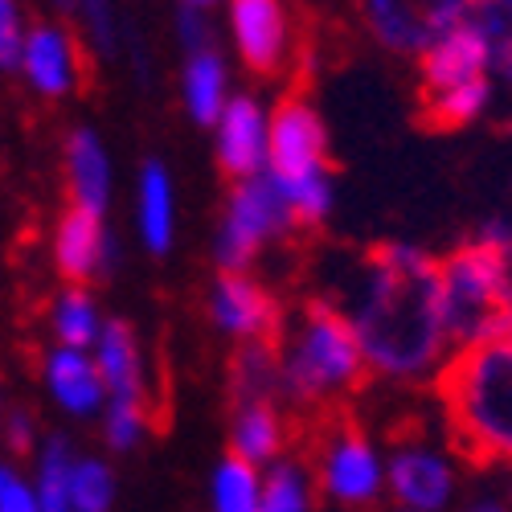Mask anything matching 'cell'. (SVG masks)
Returning <instances> with one entry per match:
<instances>
[{
    "label": "cell",
    "mask_w": 512,
    "mask_h": 512,
    "mask_svg": "<svg viewBox=\"0 0 512 512\" xmlns=\"http://www.w3.org/2000/svg\"><path fill=\"white\" fill-rule=\"evenodd\" d=\"M119 476L107 455L78 451L70 467V508L74 512H115Z\"/></svg>",
    "instance_id": "28"
},
{
    "label": "cell",
    "mask_w": 512,
    "mask_h": 512,
    "mask_svg": "<svg viewBox=\"0 0 512 512\" xmlns=\"http://www.w3.org/2000/svg\"><path fill=\"white\" fill-rule=\"evenodd\" d=\"M213 164L218 173L234 181L267 177V152H271V103L254 91H234L226 111L213 119Z\"/></svg>",
    "instance_id": "14"
},
{
    "label": "cell",
    "mask_w": 512,
    "mask_h": 512,
    "mask_svg": "<svg viewBox=\"0 0 512 512\" xmlns=\"http://www.w3.org/2000/svg\"><path fill=\"white\" fill-rule=\"evenodd\" d=\"M21 87L41 103H70L82 82H87V50H82V33L70 21L37 17L25 33V46L17 58Z\"/></svg>",
    "instance_id": "12"
},
{
    "label": "cell",
    "mask_w": 512,
    "mask_h": 512,
    "mask_svg": "<svg viewBox=\"0 0 512 512\" xmlns=\"http://www.w3.org/2000/svg\"><path fill=\"white\" fill-rule=\"evenodd\" d=\"M0 512H37L29 472H21V467H13V476L5 480V488H0Z\"/></svg>",
    "instance_id": "35"
},
{
    "label": "cell",
    "mask_w": 512,
    "mask_h": 512,
    "mask_svg": "<svg viewBox=\"0 0 512 512\" xmlns=\"http://www.w3.org/2000/svg\"><path fill=\"white\" fill-rule=\"evenodd\" d=\"M508 508H512V472H508V480H504V496H500Z\"/></svg>",
    "instance_id": "40"
},
{
    "label": "cell",
    "mask_w": 512,
    "mask_h": 512,
    "mask_svg": "<svg viewBox=\"0 0 512 512\" xmlns=\"http://www.w3.org/2000/svg\"><path fill=\"white\" fill-rule=\"evenodd\" d=\"M205 316L213 332L226 336L234 349H242V345H275L287 308L279 291L254 271H218L205 291Z\"/></svg>",
    "instance_id": "10"
},
{
    "label": "cell",
    "mask_w": 512,
    "mask_h": 512,
    "mask_svg": "<svg viewBox=\"0 0 512 512\" xmlns=\"http://www.w3.org/2000/svg\"><path fill=\"white\" fill-rule=\"evenodd\" d=\"M177 95H181V107H185L189 123L213 127V119H218L226 111V103L234 99V70H230L226 50L209 46V50L181 54Z\"/></svg>",
    "instance_id": "21"
},
{
    "label": "cell",
    "mask_w": 512,
    "mask_h": 512,
    "mask_svg": "<svg viewBox=\"0 0 512 512\" xmlns=\"http://www.w3.org/2000/svg\"><path fill=\"white\" fill-rule=\"evenodd\" d=\"M496 103V82L492 78H476L463 82V87L439 91V95H418V111L422 123L435 127V132H467L476 127Z\"/></svg>",
    "instance_id": "23"
},
{
    "label": "cell",
    "mask_w": 512,
    "mask_h": 512,
    "mask_svg": "<svg viewBox=\"0 0 512 512\" xmlns=\"http://www.w3.org/2000/svg\"><path fill=\"white\" fill-rule=\"evenodd\" d=\"M5 414H9V402H5V390H0V422H5Z\"/></svg>",
    "instance_id": "41"
},
{
    "label": "cell",
    "mask_w": 512,
    "mask_h": 512,
    "mask_svg": "<svg viewBox=\"0 0 512 512\" xmlns=\"http://www.w3.org/2000/svg\"><path fill=\"white\" fill-rule=\"evenodd\" d=\"M504 340H508V345H512V324H508V336H504Z\"/></svg>",
    "instance_id": "42"
},
{
    "label": "cell",
    "mask_w": 512,
    "mask_h": 512,
    "mask_svg": "<svg viewBox=\"0 0 512 512\" xmlns=\"http://www.w3.org/2000/svg\"><path fill=\"white\" fill-rule=\"evenodd\" d=\"M472 0H357V21L377 50L418 58L431 41L467 21Z\"/></svg>",
    "instance_id": "11"
},
{
    "label": "cell",
    "mask_w": 512,
    "mask_h": 512,
    "mask_svg": "<svg viewBox=\"0 0 512 512\" xmlns=\"http://www.w3.org/2000/svg\"><path fill=\"white\" fill-rule=\"evenodd\" d=\"M459 451L435 435H402L386 451V500L402 512H447L459 496Z\"/></svg>",
    "instance_id": "8"
},
{
    "label": "cell",
    "mask_w": 512,
    "mask_h": 512,
    "mask_svg": "<svg viewBox=\"0 0 512 512\" xmlns=\"http://www.w3.org/2000/svg\"><path fill=\"white\" fill-rule=\"evenodd\" d=\"M390 512H402V508H390Z\"/></svg>",
    "instance_id": "43"
},
{
    "label": "cell",
    "mask_w": 512,
    "mask_h": 512,
    "mask_svg": "<svg viewBox=\"0 0 512 512\" xmlns=\"http://www.w3.org/2000/svg\"><path fill=\"white\" fill-rule=\"evenodd\" d=\"M447 443L476 467L512 472V345L492 340L451 353L435 377Z\"/></svg>",
    "instance_id": "3"
},
{
    "label": "cell",
    "mask_w": 512,
    "mask_h": 512,
    "mask_svg": "<svg viewBox=\"0 0 512 512\" xmlns=\"http://www.w3.org/2000/svg\"><path fill=\"white\" fill-rule=\"evenodd\" d=\"M222 5H226V0H177V9H193V13H213Z\"/></svg>",
    "instance_id": "38"
},
{
    "label": "cell",
    "mask_w": 512,
    "mask_h": 512,
    "mask_svg": "<svg viewBox=\"0 0 512 512\" xmlns=\"http://www.w3.org/2000/svg\"><path fill=\"white\" fill-rule=\"evenodd\" d=\"M222 33L230 54L254 78H279L295 62V21L287 0H226L222 5Z\"/></svg>",
    "instance_id": "9"
},
{
    "label": "cell",
    "mask_w": 512,
    "mask_h": 512,
    "mask_svg": "<svg viewBox=\"0 0 512 512\" xmlns=\"http://www.w3.org/2000/svg\"><path fill=\"white\" fill-rule=\"evenodd\" d=\"M107 312L99 304V295L91 287H78V283H62L50 304H46V332H50V345L62 349H95V340L107 328Z\"/></svg>",
    "instance_id": "22"
},
{
    "label": "cell",
    "mask_w": 512,
    "mask_h": 512,
    "mask_svg": "<svg viewBox=\"0 0 512 512\" xmlns=\"http://www.w3.org/2000/svg\"><path fill=\"white\" fill-rule=\"evenodd\" d=\"M275 377L279 402L295 410H328L353 398L369 381V369L349 312L328 295L287 312L275 336Z\"/></svg>",
    "instance_id": "2"
},
{
    "label": "cell",
    "mask_w": 512,
    "mask_h": 512,
    "mask_svg": "<svg viewBox=\"0 0 512 512\" xmlns=\"http://www.w3.org/2000/svg\"><path fill=\"white\" fill-rule=\"evenodd\" d=\"M467 25L484 46L496 91H512V0H472Z\"/></svg>",
    "instance_id": "25"
},
{
    "label": "cell",
    "mask_w": 512,
    "mask_h": 512,
    "mask_svg": "<svg viewBox=\"0 0 512 512\" xmlns=\"http://www.w3.org/2000/svg\"><path fill=\"white\" fill-rule=\"evenodd\" d=\"M308 467L320 504L336 512H373L386 500V447L349 418L328 422L316 435Z\"/></svg>",
    "instance_id": "7"
},
{
    "label": "cell",
    "mask_w": 512,
    "mask_h": 512,
    "mask_svg": "<svg viewBox=\"0 0 512 512\" xmlns=\"http://www.w3.org/2000/svg\"><path fill=\"white\" fill-rule=\"evenodd\" d=\"M132 226H136V242L152 259H164L168 250L177 246L181 234V197H177V181L173 168L164 160H144L136 173V189H132Z\"/></svg>",
    "instance_id": "17"
},
{
    "label": "cell",
    "mask_w": 512,
    "mask_h": 512,
    "mask_svg": "<svg viewBox=\"0 0 512 512\" xmlns=\"http://www.w3.org/2000/svg\"><path fill=\"white\" fill-rule=\"evenodd\" d=\"M37 377L50 406L74 422H99L107 406V386L99 377V365L87 349H62L46 345L37 357Z\"/></svg>",
    "instance_id": "15"
},
{
    "label": "cell",
    "mask_w": 512,
    "mask_h": 512,
    "mask_svg": "<svg viewBox=\"0 0 512 512\" xmlns=\"http://www.w3.org/2000/svg\"><path fill=\"white\" fill-rule=\"evenodd\" d=\"M295 230V218L271 177L234 181L222 197L218 226H213V267L218 271H254L275 246Z\"/></svg>",
    "instance_id": "6"
},
{
    "label": "cell",
    "mask_w": 512,
    "mask_h": 512,
    "mask_svg": "<svg viewBox=\"0 0 512 512\" xmlns=\"http://www.w3.org/2000/svg\"><path fill=\"white\" fill-rule=\"evenodd\" d=\"M414 74H418V95H439V91L463 87V82L492 78L484 46L467 21L455 25L451 33H443L439 41H431V46L414 58Z\"/></svg>",
    "instance_id": "20"
},
{
    "label": "cell",
    "mask_w": 512,
    "mask_h": 512,
    "mask_svg": "<svg viewBox=\"0 0 512 512\" xmlns=\"http://www.w3.org/2000/svg\"><path fill=\"white\" fill-rule=\"evenodd\" d=\"M361 340L369 377L386 386H435L451 361V340L439 312V259L406 238L377 242L340 304Z\"/></svg>",
    "instance_id": "1"
},
{
    "label": "cell",
    "mask_w": 512,
    "mask_h": 512,
    "mask_svg": "<svg viewBox=\"0 0 512 512\" xmlns=\"http://www.w3.org/2000/svg\"><path fill=\"white\" fill-rule=\"evenodd\" d=\"M173 37H177L181 54H193V50H209V46H218V25H213V13L177 9V17H173Z\"/></svg>",
    "instance_id": "34"
},
{
    "label": "cell",
    "mask_w": 512,
    "mask_h": 512,
    "mask_svg": "<svg viewBox=\"0 0 512 512\" xmlns=\"http://www.w3.org/2000/svg\"><path fill=\"white\" fill-rule=\"evenodd\" d=\"M152 402H132V398H107L103 414H99V435L107 455H132L144 447V439L152 435Z\"/></svg>",
    "instance_id": "29"
},
{
    "label": "cell",
    "mask_w": 512,
    "mask_h": 512,
    "mask_svg": "<svg viewBox=\"0 0 512 512\" xmlns=\"http://www.w3.org/2000/svg\"><path fill=\"white\" fill-rule=\"evenodd\" d=\"M279 398L275 345H242L230 357V402Z\"/></svg>",
    "instance_id": "30"
},
{
    "label": "cell",
    "mask_w": 512,
    "mask_h": 512,
    "mask_svg": "<svg viewBox=\"0 0 512 512\" xmlns=\"http://www.w3.org/2000/svg\"><path fill=\"white\" fill-rule=\"evenodd\" d=\"M29 9L25 0H0V74H13L21 46H25V33H29Z\"/></svg>",
    "instance_id": "32"
},
{
    "label": "cell",
    "mask_w": 512,
    "mask_h": 512,
    "mask_svg": "<svg viewBox=\"0 0 512 512\" xmlns=\"http://www.w3.org/2000/svg\"><path fill=\"white\" fill-rule=\"evenodd\" d=\"M439 312L451 353L504 340L512 324V259L480 238H463L439 259Z\"/></svg>",
    "instance_id": "5"
},
{
    "label": "cell",
    "mask_w": 512,
    "mask_h": 512,
    "mask_svg": "<svg viewBox=\"0 0 512 512\" xmlns=\"http://www.w3.org/2000/svg\"><path fill=\"white\" fill-rule=\"evenodd\" d=\"M95 365H99V377L107 386V398H132V402H152V361H148V349L140 332L111 316L103 336L95 340L91 349Z\"/></svg>",
    "instance_id": "18"
},
{
    "label": "cell",
    "mask_w": 512,
    "mask_h": 512,
    "mask_svg": "<svg viewBox=\"0 0 512 512\" xmlns=\"http://www.w3.org/2000/svg\"><path fill=\"white\" fill-rule=\"evenodd\" d=\"M267 177L283 193L300 230H320L336 213V173L328 152V127L308 95H283L271 103Z\"/></svg>",
    "instance_id": "4"
},
{
    "label": "cell",
    "mask_w": 512,
    "mask_h": 512,
    "mask_svg": "<svg viewBox=\"0 0 512 512\" xmlns=\"http://www.w3.org/2000/svg\"><path fill=\"white\" fill-rule=\"evenodd\" d=\"M41 439H46V435H41L37 414L25 410V406H9L5 422H0V443H5V451L21 459V455H33Z\"/></svg>",
    "instance_id": "33"
},
{
    "label": "cell",
    "mask_w": 512,
    "mask_h": 512,
    "mask_svg": "<svg viewBox=\"0 0 512 512\" xmlns=\"http://www.w3.org/2000/svg\"><path fill=\"white\" fill-rule=\"evenodd\" d=\"M259 500H263V467L226 451L209 472V512H259Z\"/></svg>",
    "instance_id": "27"
},
{
    "label": "cell",
    "mask_w": 512,
    "mask_h": 512,
    "mask_svg": "<svg viewBox=\"0 0 512 512\" xmlns=\"http://www.w3.org/2000/svg\"><path fill=\"white\" fill-rule=\"evenodd\" d=\"M41 5H46V13H50V17H58V21H74L78 0H41Z\"/></svg>",
    "instance_id": "36"
},
{
    "label": "cell",
    "mask_w": 512,
    "mask_h": 512,
    "mask_svg": "<svg viewBox=\"0 0 512 512\" xmlns=\"http://www.w3.org/2000/svg\"><path fill=\"white\" fill-rule=\"evenodd\" d=\"M62 185H66V205L103 213V218L115 205V160H111V148L87 123L70 127L66 140H62Z\"/></svg>",
    "instance_id": "16"
},
{
    "label": "cell",
    "mask_w": 512,
    "mask_h": 512,
    "mask_svg": "<svg viewBox=\"0 0 512 512\" xmlns=\"http://www.w3.org/2000/svg\"><path fill=\"white\" fill-rule=\"evenodd\" d=\"M74 443L66 435H46L29 455V484L37 496V512H74L70 508V467Z\"/></svg>",
    "instance_id": "24"
},
{
    "label": "cell",
    "mask_w": 512,
    "mask_h": 512,
    "mask_svg": "<svg viewBox=\"0 0 512 512\" xmlns=\"http://www.w3.org/2000/svg\"><path fill=\"white\" fill-rule=\"evenodd\" d=\"M74 29L87 37V46L99 58H115L123 46V21L115 0H78L74 9Z\"/></svg>",
    "instance_id": "31"
},
{
    "label": "cell",
    "mask_w": 512,
    "mask_h": 512,
    "mask_svg": "<svg viewBox=\"0 0 512 512\" xmlns=\"http://www.w3.org/2000/svg\"><path fill=\"white\" fill-rule=\"evenodd\" d=\"M50 250V267L62 283H78V287H91L99 279H107L119 263V242L115 230L103 213L91 209H78V205H62L58 218L50 226L46 238Z\"/></svg>",
    "instance_id": "13"
},
{
    "label": "cell",
    "mask_w": 512,
    "mask_h": 512,
    "mask_svg": "<svg viewBox=\"0 0 512 512\" xmlns=\"http://www.w3.org/2000/svg\"><path fill=\"white\" fill-rule=\"evenodd\" d=\"M291 447V422L287 406L279 398H250V402H230V426H226V451L254 463L271 467L283 459Z\"/></svg>",
    "instance_id": "19"
},
{
    "label": "cell",
    "mask_w": 512,
    "mask_h": 512,
    "mask_svg": "<svg viewBox=\"0 0 512 512\" xmlns=\"http://www.w3.org/2000/svg\"><path fill=\"white\" fill-rule=\"evenodd\" d=\"M13 467H17L13 459H0V488H5V480L13 476Z\"/></svg>",
    "instance_id": "39"
},
{
    "label": "cell",
    "mask_w": 512,
    "mask_h": 512,
    "mask_svg": "<svg viewBox=\"0 0 512 512\" xmlns=\"http://www.w3.org/2000/svg\"><path fill=\"white\" fill-rule=\"evenodd\" d=\"M463 512H512V508H508L500 496H476V500L467 504Z\"/></svg>",
    "instance_id": "37"
},
{
    "label": "cell",
    "mask_w": 512,
    "mask_h": 512,
    "mask_svg": "<svg viewBox=\"0 0 512 512\" xmlns=\"http://www.w3.org/2000/svg\"><path fill=\"white\" fill-rule=\"evenodd\" d=\"M259 512H320V492H316L308 459L283 455L271 467H263Z\"/></svg>",
    "instance_id": "26"
}]
</instances>
